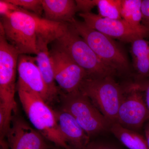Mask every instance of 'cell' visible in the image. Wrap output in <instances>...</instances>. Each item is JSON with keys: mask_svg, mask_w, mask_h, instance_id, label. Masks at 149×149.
I'll use <instances>...</instances> for the list:
<instances>
[{"mask_svg": "<svg viewBox=\"0 0 149 149\" xmlns=\"http://www.w3.org/2000/svg\"><path fill=\"white\" fill-rule=\"evenodd\" d=\"M142 0H122L121 15L131 27L149 35V29L142 24Z\"/></svg>", "mask_w": 149, "mask_h": 149, "instance_id": "obj_18", "label": "cell"}, {"mask_svg": "<svg viewBox=\"0 0 149 149\" xmlns=\"http://www.w3.org/2000/svg\"><path fill=\"white\" fill-rule=\"evenodd\" d=\"M48 41L43 38H39L37 42L36 63L42 74L49 93L53 101L58 100L60 89L57 86L55 79L52 64L49 51L48 49Z\"/></svg>", "mask_w": 149, "mask_h": 149, "instance_id": "obj_14", "label": "cell"}, {"mask_svg": "<svg viewBox=\"0 0 149 149\" xmlns=\"http://www.w3.org/2000/svg\"><path fill=\"white\" fill-rule=\"evenodd\" d=\"M15 115L13 116L10 128L6 136L9 149L52 148L38 131Z\"/></svg>", "mask_w": 149, "mask_h": 149, "instance_id": "obj_12", "label": "cell"}, {"mask_svg": "<svg viewBox=\"0 0 149 149\" xmlns=\"http://www.w3.org/2000/svg\"><path fill=\"white\" fill-rule=\"evenodd\" d=\"M71 24L104 63L117 72H128L130 65L127 56L113 39L89 27L84 21L75 19Z\"/></svg>", "mask_w": 149, "mask_h": 149, "instance_id": "obj_6", "label": "cell"}, {"mask_svg": "<svg viewBox=\"0 0 149 149\" xmlns=\"http://www.w3.org/2000/svg\"><path fill=\"white\" fill-rule=\"evenodd\" d=\"M68 24L49 21L20 8L9 16L1 17L0 27L7 40L19 54L36 55L39 38L53 42Z\"/></svg>", "mask_w": 149, "mask_h": 149, "instance_id": "obj_1", "label": "cell"}, {"mask_svg": "<svg viewBox=\"0 0 149 149\" xmlns=\"http://www.w3.org/2000/svg\"><path fill=\"white\" fill-rule=\"evenodd\" d=\"M20 9L8 0H0V15L1 17L9 16Z\"/></svg>", "mask_w": 149, "mask_h": 149, "instance_id": "obj_21", "label": "cell"}, {"mask_svg": "<svg viewBox=\"0 0 149 149\" xmlns=\"http://www.w3.org/2000/svg\"><path fill=\"white\" fill-rule=\"evenodd\" d=\"M143 91L145 92V102L149 111V77L143 83H141Z\"/></svg>", "mask_w": 149, "mask_h": 149, "instance_id": "obj_25", "label": "cell"}, {"mask_svg": "<svg viewBox=\"0 0 149 149\" xmlns=\"http://www.w3.org/2000/svg\"><path fill=\"white\" fill-rule=\"evenodd\" d=\"M109 131L129 149H149L145 136L125 128L117 122L111 123Z\"/></svg>", "mask_w": 149, "mask_h": 149, "instance_id": "obj_17", "label": "cell"}, {"mask_svg": "<svg viewBox=\"0 0 149 149\" xmlns=\"http://www.w3.org/2000/svg\"><path fill=\"white\" fill-rule=\"evenodd\" d=\"M56 83L62 93H71L79 91L88 73L67 54L53 44L49 51Z\"/></svg>", "mask_w": 149, "mask_h": 149, "instance_id": "obj_9", "label": "cell"}, {"mask_svg": "<svg viewBox=\"0 0 149 149\" xmlns=\"http://www.w3.org/2000/svg\"><path fill=\"white\" fill-rule=\"evenodd\" d=\"M133 65L138 76L144 81L149 77V42L139 39L131 43Z\"/></svg>", "mask_w": 149, "mask_h": 149, "instance_id": "obj_16", "label": "cell"}, {"mask_svg": "<svg viewBox=\"0 0 149 149\" xmlns=\"http://www.w3.org/2000/svg\"><path fill=\"white\" fill-rule=\"evenodd\" d=\"M121 3L122 0H97L99 15L111 19H122Z\"/></svg>", "mask_w": 149, "mask_h": 149, "instance_id": "obj_19", "label": "cell"}, {"mask_svg": "<svg viewBox=\"0 0 149 149\" xmlns=\"http://www.w3.org/2000/svg\"><path fill=\"white\" fill-rule=\"evenodd\" d=\"M15 5L41 17L43 12L42 0H8Z\"/></svg>", "mask_w": 149, "mask_h": 149, "instance_id": "obj_20", "label": "cell"}, {"mask_svg": "<svg viewBox=\"0 0 149 149\" xmlns=\"http://www.w3.org/2000/svg\"><path fill=\"white\" fill-rule=\"evenodd\" d=\"M45 18L58 23L71 24L75 19L77 6L73 0H42Z\"/></svg>", "mask_w": 149, "mask_h": 149, "instance_id": "obj_15", "label": "cell"}, {"mask_svg": "<svg viewBox=\"0 0 149 149\" xmlns=\"http://www.w3.org/2000/svg\"><path fill=\"white\" fill-rule=\"evenodd\" d=\"M54 111L60 130L70 149L85 148L91 138L73 116L61 108Z\"/></svg>", "mask_w": 149, "mask_h": 149, "instance_id": "obj_13", "label": "cell"}, {"mask_svg": "<svg viewBox=\"0 0 149 149\" xmlns=\"http://www.w3.org/2000/svg\"><path fill=\"white\" fill-rule=\"evenodd\" d=\"M77 12L80 13L91 12V10L97 6V0H76Z\"/></svg>", "mask_w": 149, "mask_h": 149, "instance_id": "obj_22", "label": "cell"}, {"mask_svg": "<svg viewBox=\"0 0 149 149\" xmlns=\"http://www.w3.org/2000/svg\"><path fill=\"white\" fill-rule=\"evenodd\" d=\"M142 92L141 83L125 87L116 122L125 128L137 132L149 120V111Z\"/></svg>", "mask_w": 149, "mask_h": 149, "instance_id": "obj_8", "label": "cell"}, {"mask_svg": "<svg viewBox=\"0 0 149 149\" xmlns=\"http://www.w3.org/2000/svg\"><path fill=\"white\" fill-rule=\"evenodd\" d=\"M85 24L113 39L126 43H132L139 39L149 37V34L141 32L130 26L123 19L104 18L99 14L89 12L80 13Z\"/></svg>", "mask_w": 149, "mask_h": 149, "instance_id": "obj_10", "label": "cell"}, {"mask_svg": "<svg viewBox=\"0 0 149 149\" xmlns=\"http://www.w3.org/2000/svg\"><path fill=\"white\" fill-rule=\"evenodd\" d=\"M59 101L61 109L73 116L91 139L109 131L111 123L80 91L68 94L61 92Z\"/></svg>", "mask_w": 149, "mask_h": 149, "instance_id": "obj_4", "label": "cell"}, {"mask_svg": "<svg viewBox=\"0 0 149 149\" xmlns=\"http://www.w3.org/2000/svg\"><path fill=\"white\" fill-rule=\"evenodd\" d=\"M145 137L146 140L149 148V120L146 123L144 126Z\"/></svg>", "mask_w": 149, "mask_h": 149, "instance_id": "obj_26", "label": "cell"}, {"mask_svg": "<svg viewBox=\"0 0 149 149\" xmlns=\"http://www.w3.org/2000/svg\"><path fill=\"white\" fill-rule=\"evenodd\" d=\"M53 43L85 70L88 73V77H113L117 73L99 58L72 24L68 23L64 32Z\"/></svg>", "mask_w": 149, "mask_h": 149, "instance_id": "obj_2", "label": "cell"}, {"mask_svg": "<svg viewBox=\"0 0 149 149\" xmlns=\"http://www.w3.org/2000/svg\"><path fill=\"white\" fill-rule=\"evenodd\" d=\"M141 11L142 14V24L149 29V0H142Z\"/></svg>", "mask_w": 149, "mask_h": 149, "instance_id": "obj_24", "label": "cell"}, {"mask_svg": "<svg viewBox=\"0 0 149 149\" xmlns=\"http://www.w3.org/2000/svg\"><path fill=\"white\" fill-rule=\"evenodd\" d=\"M84 149H120L109 143L102 141H90Z\"/></svg>", "mask_w": 149, "mask_h": 149, "instance_id": "obj_23", "label": "cell"}, {"mask_svg": "<svg viewBox=\"0 0 149 149\" xmlns=\"http://www.w3.org/2000/svg\"><path fill=\"white\" fill-rule=\"evenodd\" d=\"M18 80L17 90L33 93L48 104L53 102L36 63V57L19 54L17 62Z\"/></svg>", "mask_w": 149, "mask_h": 149, "instance_id": "obj_11", "label": "cell"}, {"mask_svg": "<svg viewBox=\"0 0 149 149\" xmlns=\"http://www.w3.org/2000/svg\"><path fill=\"white\" fill-rule=\"evenodd\" d=\"M17 91L24 112L34 128L56 146L70 149L60 130L54 110L37 95Z\"/></svg>", "mask_w": 149, "mask_h": 149, "instance_id": "obj_3", "label": "cell"}, {"mask_svg": "<svg viewBox=\"0 0 149 149\" xmlns=\"http://www.w3.org/2000/svg\"><path fill=\"white\" fill-rule=\"evenodd\" d=\"M125 89L112 76L103 78L88 77L83 80L79 91L88 97L112 123L117 122L118 113Z\"/></svg>", "mask_w": 149, "mask_h": 149, "instance_id": "obj_5", "label": "cell"}, {"mask_svg": "<svg viewBox=\"0 0 149 149\" xmlns=\"http://www.w3.org/2000/svg\"><path fill=\"white\" fill-rule=\"evenodd\" d=\"M19 54L6 39L0 27V107L12 113L17 111L15 99Z\"/></svg>", "mask_w": 149, "mask_h": 149, "instance_id": "obj_7", "label": "cell"}]
</instances>
